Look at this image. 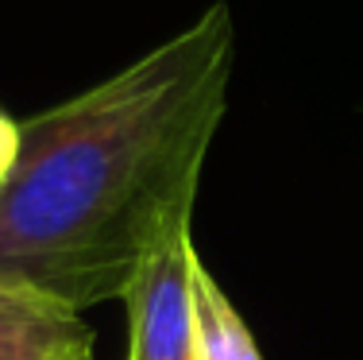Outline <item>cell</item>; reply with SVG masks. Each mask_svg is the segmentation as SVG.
Listing matches in <instances>:
<instances>
[{"label": "cell", "mask_w": 363, "mask_h": 360, "mask_svg": "<svg viewBox=\"0 0 363 360\" xmlns=\"http://www.w3.org/2000/svg\"><path fill=\"white\" fill-rule=\"evenodd\" d=\"M236 23L213 4L120 74L20 124L0 182V279L89 310L189 225L228 105Z\"/></svg>", "instance_id": "obj_1"}, {"label": "cell", "mask_w": 363, "mask_h": 360, "mask_svg": "<svg viewBox=\"0 0 363 360\" xmlns=\"http://www.w3.org/2000/svg\"><path fill=\"white\" fill-rule=\"evenodd\" d=\"M197 248L189 225L170 233L140 263L135 279L124 290L128 306V360H197L194 325V271Z\"/></svg>", "instance_id": "obj_2"}, {"label": "cell", "mask_w": 363, "mask_h": 360, "mask_svg": "<svg viewBox=\"0 0 363 360\" xmlns=\"http://www.w3.org/2000/svg\"><path fill=\"white\" fill-rule=\"evenodd\" d=\"M0 360H93V329L62 298L0 279Z\"/></svg>", "instance_id": "obj_3"}, {"label": "cell", "mask_w": 363, "mask_h": 360, "mask_svg": "<svg viewBox=\"0 0 363 360\" xmlns=\"http://www.w3.org/2000/svg\"><path fill=\"white\" fill-rule=\"evenodd\" d=\"M194 325L197 360H263L247 322L240 318V310L205 263H197L194 271Z\"/></svg>", "instance_id": "obj_4"}, {"label": "cell", "mask_w": 363, "mask_h": 360, "mask_svg": "<svg viewBox=\"0 0 363 360\" xmlns=\"http://www.w3.org/2000/svg\"><path fill=\"white\" fill-rule=\"evenodd\" d=\"M16 148H20V124L0 113V182H4V175L16 163Z\"/></svg>", "instance_id": "obj_5"}]
</instances>
